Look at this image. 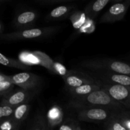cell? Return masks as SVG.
Returning a JSON list of instances; mask_svg holds the SVG:
<instances>
[{
    "label": "cell",
    "instance_id": "cell-25",
    "mask_svg": "<svg viewBox=\"0 0 130 130\" xmlns=\"http://www.w3.org/2000/svg\"><path fill=\"white\" fill-rule=\"evenodd\" d=\"M119 119L122 125L126 128V129H130V119L126 118H119Z\"/></svg>",
    "mask_w": 130,
    "mask_h": 130
},
{
    "label": "cell",
    "instance_id": "cell-8",
    "mask_svg": "<svg viewBox=\"0 0 130 130\" xmlns=\"http://www.w3.org/2000/svg\"><path fill=\"white\" fill-rule=\"evenodd\" d=\"M68 88H76L89 84H99L100 81L94 79L85 72L79 71H68L66 76L62 77Z\"/></svg>",
    "mask_w": 130,
    "mask_h": 130
},
{
    "label": "cell",
    "instance_id": "cell-15",
    "mask_svg": "<svg viewBox=\"0 0 130 130\" xmlns=\"http://www.w3.org/2000/svg\"><path fill=\"white\" fill-rule=\"evenodd\" d=\"M101 85V83L84 85L76 88H68V91L72 96V98L81 97L89 95L93 91L100 90Z\"/></svg>",
    "mask_w": 130,
    "mask_h": 130
},
{
    "label": "cell",
    "instance_id": "cell-22",
    "mask_svg": "<svg viewBox=\"0 0 130 130\" xmlns=\"http://www.w3.org/2000/svg\"><path fill=\"white\" fill-rule=\"evenodd\" d=\"M51 72H53L54 73L56 74L59 75L61 77H64V76H66L68 71L61 63L54 62L53 63H52Z\"/></svg>",
    "mask_w": 130,
    "mask_h": 130
},
{
    "label": "cell",
    "instance_id": "cell-18",
    "mask_svg": "<svg viewBox=\"0 0 130 130\" xmlns=\"http://www.w3.org/2000/svg\"><path fill=\"white\" fill-rule=\"evenodd\" d=\"M29 130H50L47 124V119L43 116L39 114L34 119Z\"/></svg>",
    "mask_w": 130,
    "mask_h": 130
},
{
    "label": "cell",
    "instance_id": "cell-5",
    "mask_svg": "<svg viewBox=\"0 0 130 130\" xmlns=\"http://www.w3.org/2000/svg\"><path fill=\"white\" fill-rule=\"evenodd\" d=\"M37 89L24 90L21 88L16 91H11L10 93L1 97L0 105L16 107L21 104L28 103V102L34 95Z\"/></svg>",
    "mask_w": 130,
    "mask_h": 130
},
{
    "label": "cell",
    "instance_id": "cell-17",
    "mask_svg": "<svg viewBox=\"0 0 130 130\" xmlns=\"http://www.w3.org/2000/svg\"><path fill=\"white\" fill-rule=\"evenodd\" d=\"M30 108L31 106L28 103L21 104L15 108L14 113L10 118L14 119L15 122L21 124L22 122L26 119L29 112Z\"/></svg>",
    "mask_w": 130,
    "mask_h": 130
},
{
    "label": "cell",
    "instance_id": "cell-24",
    "mask_svg": "<svg viewBox=\"0 0 130 130\" xmlns=\"http://www.w3.org/2000/svg\"><path fill=\"white\" fill-rule=\"evenodd\" d=\"M73 0H55V1H49V0H43V1H38V3H40L43 5H54L55 4L61 3H70Z\"/></svg>",
    "mask_w": 130,
    "mask_h": 130
},
{
    "label": "cell",
    "instance_id": "cell-26",
    "mask_svg": "<svg viewBox=\"0 0 130 130\" xmlns=\"http://www.w3.org/2000/svg\"><path fill=\"white\" fill-rule=\"evenodd\" d=\"M5 81H10V76H7V75L0 73V82Z\"/></svg>",
    "mask_w": 130,
    "mask_h": 130
},
{
    "label": "cell",
    "instance_id": "cell-6",
    "mask_svg": "<svg viewBox=\"0 0 130 130\" xmlns=\"http://www.w3.org/2000/svg\"><path fill=\"white\" fill-rule=\"evenodd\" d=\"M85 72L101 83L130 86L129 76L103 71H89Z\"/></svg>",
    "mask_w": 130,
    "mask_h": 130
},
{
    "label": "cell",
    "instance_id": "cell-2",
    "mask_svg": "<svg viewBox=\"0 0 130 130\" xmlns=\"http://www.w3.org/2000/svg\"><path fill=\"white\" fill-rule=\"evenodd\" d=\"M83 68L89 71H103L130 76V65L119 60L96 59L84 61L80 63Z\"/></svg>",
    "mask_w": 130,
    "mask_h": 130
},
{
    "label": "cell",
    "instance_id": "cell-20",
    "mask_svg": "<svg viewBox=\"0 0 130 130\" xmlns=\"http://www.w3.org/2000/svg\"><path fill=\"white\" fill-rule=\"evenodd\" d=\"M15 85L9 81L0 82V96H2L11 92Z\"/></svg>",
    "mask_w": 130,
    "mask_h": 130
},
{
    "label": "cell",
    "instance_id": "cell-19",
    "mask_svg": "<svg viewBox=\"0 0 130 130\" xmlns=\"http://www.w3.org/2000/svg\"><path fill=\"white\" fill-rule=\"evenodd\" d=\"M21 124L15 122L11 118L0 121V130H19Z\"/></svg>",
    "mask_w": 130,
    "mask_h": 130
},
{
    "label": "cell",
    "instance_id": "cell-14",
    "mask_svg": "<svg viewBox=\"0 0 130 130\" xmlns=\"http://www.w3.org/2000/svg\"><path fill=\"white\" fill-rule=\"evenodd\" d=\"M110 2V0H97L88 4L85 8V15L90 19L98 16L101 11Z\"/></svg>",
    "mask_w": 130,
    "mask_h": 130
},
{
    "label": "cell",
    "instance_id": "cell-3",
    "mask_svg": "<svg viewBox=\"0 0 130 130\" xmlns=\"http://www.w3.org/2000/svg\"><path fill=\"white\" fill-rule=\"evenodd\" d=\"M58 30V27L55 26L32 28L26 30H17L12 32L2 34L0 35V38L6 41L33 40L42 39L53 35Z\"/></svg>",
    "mask_w": 130,
    "mask_h": 130
},
{
    "label": "cell",
    "instance_id": "cell-30",
    "mask_svg": "<svg viewBox=\"0 0 130 130\" xmlns=\"http://www.w3.org/2000/svg\"><path fill=\"white\" fill-rule=\"evenodd\" d=\"M1 96H0V99H1Z\"/></svg>",
    "mask_w": 130,
    "mask_h": 130
},
{
    "label": "cell",
    "instance_id": "cell-7",
    "mask_svg": "<svg viewBox=\"0 0 130 130\" xmlns=\"http://www.w3.org/2000/svg\"><path fill=\"white\" fill-rule=\"evenodd\" d=\"M130 6V0L116 3L99 19V23H113L123 19Z\"/></svg>",
    "mask_w": 130,
    "mask_h": 130
},
{
    "label": "cell",
    "instance_id": "cell-16",
    "mask_svg": "<svg viewBox=\"0 0 130 130\" xmlns=\"http://www.w3.org/2000/svg\"><path fill=\"white\" fill-rule=\"evenodd\" d=\"M0 64L6 67H14L18 69L25 70V71L30 70L31 69V66L30 65L23 63L19 60L9 58L1 53H0Z\"/></svg>",
    "mask_w": 130,
    "mask_h": 130
},
{
    "label": "cell",
    "instance_id": "cell-28",
    "mask_svg": "<svg viewBox=\"0 0 130 130\" xmlns=\"http://www.w3.org/2000/svg\"><path fill=\"white\" fill-rule=\"evenodd\" d=\"M8 0H0V6L8 2Z\"/></svg>",
    "mask_w": 130,
    "mask_h": 130
},
{
    "label": "cell",
    "instance_id": "cell-31",
    "mask_svg": "<svg viewBox=\"0 0 130 130\" xmlns=\"http://www.w3.org/2000/svg\"><path fill=\"white\" fill-rule=\"evenodd\" d=\"M128 130H130V129H128Z\"/></svg>",
    "mask_w": 130,
    "mask_h": 130
},
{
    "label": "cell",
    "instance_id": "cell-11",
    "mask_svg": "<svg viewBox=\"0 0 130 130\" xmlns=\"http://www.w3.org/2000/svg\"><path fill=\"white\" fill-rule=\"evenodd\" d=\"M38 17V12L34 10H26L20 11L14 18V27L18 30L32 29Z\"/></svg>",
    "mask_w": 130,
    "mask_h": 130
},
{
    "label": "cell",
    "instance_id": "cell-10",
    "mask_svg": "<svg viewBox=\"0 0 130 130\" xmlns=\"http://www.w3.org/2000/svg\"><path fill=\"white\" fill-rule=\"evenodd\" d=\"M102 108H87L78 110L77 118L80 121L99 122L108 120L113 114Z\"/></svg>",
    "mask_w": 130,
    "mask_h": 130
},
{
    "label": "cell",
    "instance_id": "cell-23",
    "mask_svg": "<svg viewBox=\"0 0 130 130\" xmlns=\"http://www.w3.org/2000/svg\"><path fill=\"white\" fill-rule=\"evenodd\" d=\"M79 126L78 123L72 119H68L60 125L58 130H75Z\"/></svg>",
    "mask_w": 130,
    "mask_h": 130
},
{
    "label": "cell",
    "instance_id": "cell-13",
    "mask_svg": "<svg viewBox=\"0 0 130 130\" xmlns=\"http://www.w3.org/2000/svg\"><path fill=\"white\" fill-rule=\"evenodd\" d=\"M75 8V5L74 4L60 5L53 9L47 15L45 19L47 21H51V20H58L64 19Z\"/></svg>",
    "mask_w": 130,
    "mask_h": 130
},
{
    "label": "cell",
    "instance_id": "cell-12",
    "mask_svg": "<svg viewBox=\"0 0 130 130\" xmlns=\"http://www.w3.org/2000/svg\"><path fill=\"white\" fill-rule=\"evenodd\" d=\"M47 122L48 128H53L63 123V112L58 105H53L48 110L47 115Z\"/></svg>",
    "mask_w": 130,
    "mask_h": 130
},
{
    "label": "cell",
    "instance_id": "cell-21",
    "mask_svg": "<svg viewBox=\"0 0 130 130\" xmlns=\"http://www.w3.org/2000/svg\"><path fill=\"white\" fill-rule=\"evenodd\" d=\"M15 107L0 105V121L6 118H10L13 114Z\"/></svg>",
    "mask_w": 130,
    "mask_h": 130
},
{
    "label": "cell",
    "instance_id": "cell-4",
    "mask_svg": "<svg viewBox=\"0 0 130 130\" xmlns=\"http://www.w3.org/2000/svg\"><path fill=\"white\" fill-rule=\"evenodd\" d=\"M101 88L119 104L130 109V86L101 83Z\"/></svg>",
    "mask_w": 130,
    "mask_h": 130
},
{
    "label": "cell",
    "instance_id": "cell-9",
    "mask_svg": "<svg viewBox=\"0 0 130 130\" xmlns=\"http://www.w3.org/2000/svg\"><path fill=\"white\" fill-rule=\"evenodd\" d=\"M10 81L15 86L24 90H34L41 83L39 76L31 72H23L10 76Z\"/></svg>",
    "mask_w": 130,
    "mask_h": 130
},
{
    "label": "cell",
    "instance_id": "cell-29",
    "mask_svg": "<svg viewBox=\"0 0 130 130\" xmlns=\"http://www.w3.org/2000/svg\"><path fill=\"white\" fill-rule=\"evenodd\" d=\"M75 130H82V129H81V128H80V126L79 125L77 127H76V128L75 129Z\"/></svg>",
    "mask_w": 130,
    "mask_h": 130
},
{
    "label": "cell",
    "instance_id": "cell-27",
    "mask_svg": "<svg viewBox=\"0 0 130 130\" xmlns=\"http://www.w3.org/2000/svg\"><path fill=\"white\" fill-rule=\"evenodd\" d=\"M4 30V27H3V24L0 22V35L3 34V32Z\"/></svg>",
    "mask_w": 130,
    "mask_h": 130
},
{
    "label": "cell",
    "instance_id": "cell-1",
    "mask_svg": "<svg viewBox=\"0 0 130 130\" xmlns=\"http://www.w3.org/2000/svg\"><path fill=\"white\" fill-rule=\"evenodd\" d=\"M69 106L78 110L87 108H102L110 112L123 110L122 105L113 100L102 88L85 96L72 98L69 102Z\"/></svg>",
    "mask_w": 130,
    "mask_h": 130
}]
</instances>
